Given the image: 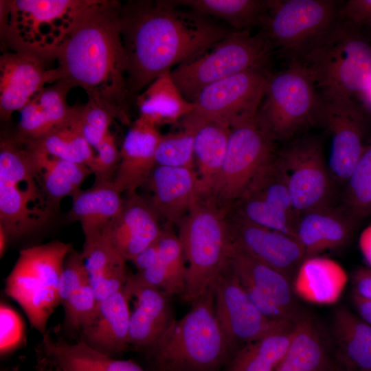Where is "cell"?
<instances>
[{
    "mask_svg": "<svg viewBox=\"0 0 371 371\" xmlns=\"http://www.w3.org/2000/svg\"><path fill=\"white\" fill-rule=\"evenodd\" d=\"M168 1H129L120 13L130 98L156 78L228 36L233 31Z\"/></svg>",
    "mask_w": 371,
    "mask_h": 371,
    "instance_id": "1",
    "label": "cell"
},
{
    "mask_svg": "<svg viewBox=\"0 0 371 371\" xmlns=\"http://www.w3.org/2000/svg\"><path fill=\"white\" fill-rule=\"evenodd\" d=\"M114 0H90L56 54L58 80L125 120L130 98L120 13Z\"/></svg>",
    "mask_w": 371,
    "mask_h": 371,
    "instance_id": "2",
    "label": "cell"
},
{
    "mask_svg": "<svg viewBox=\"0 0 371 371\" xmlns=\"http://www.w3.org/2000/svg\"><path fill=\"white\" fill-rule=\"evenodd\" d=\"M146 351L157 371H218L236 350L218 319L214 285Z\"/></svg>",
    "mask_w": 371,
    "mask_h": 371,
    "instance_id": "3",
    "label": "cell"
},
{
    "mask_svg": "<svg viewBox=\"0 0 371 371\" xmlns=\"http://www.w3.org/2000/svg\"><path fill=\"white\" fill-rule=\"evenodd\" d=\"M56 209L46 194L34 153L14 134L0 139V225L10 240L41 229Z\"/></svg>",
    "mask_w": 371,
    "mask_h": 371,
    "instance_id": "4",
    "label": "cell"
},
{
    "mask_svg": "<svg viewBox=\"0 0 371 371\" xmlns=\"http://www.w3.org/2000/svg\"><path fill=\"white\" fill-rule=\"evenodd\" d=\"M359 27L338 18L335 24L299 57L324 100L353 98L371 86V45Z\"/></svg>",
    "mask_w": 371,
    "mask_h": 371,
    "instance_id": "5",
    "label": "cell"
},
{
    "mask_svg": "<svg viewBox=\"0 0 371 371\" xmlns=\"http://www.w3.org/2000/svg\"><path fill=\"white\" fill-rule=\"evenodd\" d=\"M90 0H1L3 52H25L49 60Z\"/></svg>",
    "mask_w": 371,
    "mask_h": 371,
    "instance_id": "6",
    "label": "cell"
},
{
    "mask_svg": "<svg viewBox=\"0 0 371 371\" xmlns=\"http://www.w3.org/2000/svg\"><path fill=\"white\" fill-rule=\"evenodd\" d=\"M228 209L212 199H199L177 225L185 260L183 300L192 304L214 282L229 262L232 241Z\"/></svg>",
    "mask_w": 371,
    "mask_h": 371,
    "instance_id": "7",
    "label": "cell"
},
{
    "mask_svg": "<svg viewBox=\"0 0 371 371\" xmlns=\"http://www.w3.org/2000/svg\"><path fill=\"white\" fill-rule=\"evenodd\" d=\"M72 249V244L59 240L25 248L5 280V293L21 306L32 328L42 336L47 333L50 316L61 305L59 277Z\"/></svg>",
    "mask_w": 371,
    "mask_h": 371,
    "instance_id": "8",
    "label": "cell"
},
{
    "mask_svg": "<svg viewBox=\"0 0 371 371\" xmlns=\"http://www.w3.org/2000/svg\"><path fill=\"white\" fill-rule=\"evenodd\" d=\"M263 32L233 31L204 52L188 60L170 71L183 95L192 102L207 86L229 76L262 69L274 51Z\"/></svg>",
    "mask_w": 371,
    "mask_h": 371,
    "instance_id": "9",
    "label": "cell"
},
{
    "mask_svg": "<svg viewBox=\"0 0 371 371\" xmlns=\"http://www.w3.org/2000/svg\"><path fill=\"white\" fill-rule=\"evenodd\" d=\"M322 104V96L309 75L291 61L286 69L269 76L256 118L274 141L288 139L318 121Z\"/></svg>",
    "mask_w": 371,
    "mask_h": 371,
    "instance_id": "10",
    "label": "cell"
},
{
    "mask_svg": "<svg viewBox=\"0 0 371 371\" xmlns=\"http://www.w3.org/2000/svg\"><path fill=\"white\" fill-rule=\"evenodd\" d=\"M339 12L330 0L267 1L262 32L293 60L335 24Z\"/></svg>",
    "mask_w": 371,
    "mask_h": 371,
    "instance_id": "11",
    "label": "cell"
},
{
    "mask_svg": "<svg viewBox=\"0 0 371 371\" xmlns=\"http://www.w3.org/2000/svg\"><path fill=\"white\" fill-rule=\"evenodd\" d=\"M273 142L256 116L230 127L224 159L210 198L229 209L258 171L273 159Z\"/></svg>",
    "mask_w": 371,
    "mask_h": 371,
    "instance_id": "12",
    "label": "cell"
},
{
    "mask_svg": "<svg viewBox=\"0 0 371 371\" xmlns=\"http://www.w3.org/2000/svg\"><path fill=\"white\" fill-rule=\"evenodd\" d=\"M229 210L249 221L295 237L299 216L293 209L286 177L277 159L258 171Z\"/></svg>",
    "mask_w": 371,
    "mask_h": 371,
    "instance_id": "13",
    "label": "cell"
},
{
    "mask_svg": "<svg viewBox=\"0 0 371 371\" xmlns=\"http://www.w3.org/2000/svg\"><path fill=\"white\" fill-rule=\"evenodd\" d=\"M269 76L262 69L246 71L214 82L192 102L194 113L232 126L256 116Z\"/></svg>",
    "mask_w": 371,
    "mask_h": 371,
    "instance_id": "14",
    "label": "cell"
},
{
    "mask_svg": "<svg viewBox=\"0 0 371 371\" xmlns=\"http://www.w3.org/2000/svg\"><path fill=\"white\" fill-rule=\"evenodd\" d=\"M216 313L232 346H240L293 323L267 318L251 301L229 260L214 282Z\"/></svg>",
    "mask_w": 371,
    "mask_h": 371,
    "instance_id": "15",
    "label": "cell"
},
{
    "mask_svg": "<svg viewBox=\"0 0 371 371\" xmlns=\"http://www.w3.org/2000/svg\"><path fill=\"white\" fill-rule=\"evenodd\" d=\"M277 160L298 216L329 205L332 177L317 140H298L285 148Z\"/></svg>",
    "mask_w": 371,
    "mask_h": 371,
    "instance_id": "16",
    "label": "cell"
},
{
    "mask_svg": "<svg viewBox=\"0 0 371 371\" xmlns=\"http://www.w3.org/2000/svg\"><path fill=\"white\" fill-rule=\"evenodd\" d=\"M317 122L330 137L328 163L330 176L345 183L364 148L366 120L362 109L353 98L322 99Z\"/></svg>",
    "mask_w": 371,
    "mask_h": 371,
    "instance_id": "17",
    "label": "cell"
},
{
    "mask_svg": "<svg viewBox=\"0 0 371 371\" xmlns=\"http://www.w3.org/2000/svg\"><path fill=\"white\" fill-rule=\"evenodd\" d=\"M227 223L234 245L293 282L306 258L304 248L295 237L249 221L229 210Z\"/></svg>",
    "mask_w": 371,
    "mask_h": 371,
    "instance_id": "18",
    "label": "cell"
},
{
    "mask_svg": "<svg viewBox=\"0 0 371 371\" xmlns=\"http://www.w3.org/2000/svg\"><path fill=\"white\" fill-rule=\"evenodd\" d=\"M52 60L39 56L3 52L0 56V117L8 122L14 111H21L46 84L58 80L56 68H49Z\"/></svg>",
    "mask_w": 371,
    "mask_h": 371,
    "instance_id": "19",
    "label": "cell"
},
{
    "mask_svg": "<svg viewBox=\"0 0 371 371\" xmlns=\"http://www.w3.org/2000/svg\"><path fill=\"white\" fill-rule=\"evenodd\" d=\"M160 219L148 198L127 192L121 212L102 235L125 261H132L160 236Z\"/></svg>",
    "mask_w": 371,
    "mask_h": 371,
    "instance_id": "20",
    "label": "cell"
},
{
    "mask_svg": "<svg viewBox=\"0 0 371 371\" xmlns=\"http://www.w3.org/2000/svg\"><path fill=\"white\" fill-rule=\"evenodd\" d=\"M124 289L129 299L133 297L135 302L131 313L129 345L146 351L176 320L170 295L142 283L129 272Z\"/></svg>",
    "mask_w": 371,
    "mask_h": 371,
    "instance_id": "21",
    "label": "cell"
},
{
    "mask_svg": "<svg viewBox=\"0 0 371 371\" xmlns=\"http://www.w3.org/2000/svg\"><path fill=\"white\" fill-rule=\"evenodd\" d=\"M148 199L161 218L178 225L200 199L199 181L193 168L156 165L144 184Z\"/></svg>",
    "mask_w": 371,
    "mask_h": 371,
    "instance_id": "22",
    "label": "cell"
},
{
    "mask_svg": "<svg viewBox=\"0 0 371 371\" xmlns=\"http://www.w3.org/2000/svg\"><path fill=\"white\" fill-rule=\"evenodd\" d=\"M358 219L346 208L340 210L330 205L300 214L295 235L304 248L306 258L345 247Z\"/></svg>",
    "mask_w": 371,
    "mask_h": 371,
    "instance_id": "23",
    "label": "cell"
},
{
    "mask_svg": "<svg viewBox=\"0 0 371 371\" xmlns=\"http://www.w3.org/2000/svg\"><path fill=\"white\" fill-rule=\"evenodd\" d=\"M161 134L139 117L131 126L120 150V160L113 181L120 193L144 186L156 166L155 153Z\"/></svg>",
    "mask_w": 371,
    "mask_h": 371,
    "instance_id": "24",
    "label": "cell"
},
{
    "mask_svg": "<svg viewBox=\"0 0 371 371\" xmlns=\"http://www.w3.org/2000/svg\"><path fill=\"white\" fill-rule=\"evenodd\" d=\"M128 302L124 288L100 302L95 316L80 332V341L111 357L122 354L130 346Z\"/></svg>",
    "mask_w": 371,
    "mask_h": 371,
    "instance_id": "25",
    "label": "cell"
},
{
    "mask_svg": "<svg viewBox=\"0 0 371 371\" xmlns=\"http://www.w3.org/2000/svg\"><path fill=\"white\" fill-rule=\"evenodd\" d=\"M71 89L67 84L56 81L33 95L20 111L15 137L24 143L34 142L65 124L74 111L66 100Z\"/></svg>",
    "mask_w": 371,
    "mask_h": 371,
    "instance_id": "26",
    "label": "cell"
},
{
    "mask_svg": "<svg viewBox=\"0 0 371 371\" xmlns=\"http://www.w3.org/2000/svg\"><path fill=\"white\" fill-rule=\"evenodd\" d=\"M193 134L200 199L210 198L224 159L230 126L194 112L181 120Z\"/></svg>",
    "mask_w": 371,
    "mask_h": 371,
    "instance_id": "27",
    "label": "cell"
},
{
    "mask_svg": "<svg viewBox=\"0 0 371 371\" xmlns=\"http://www.w3.org/2000/svg\"><path fill=\"white\" fill-rule=\"evenodd\" d=\"M39 361L51 371H146L131 360L118 359L82 341L54 339L47 333L36 348Z\"/></svg>",
    "mask_w": 371,
    "mask_h": 371,
    "instance_id": "28",
    "label": "cell"
},
{
    "mask_svg": "<svg viewBox=\"0 0 371 371\" xmlns=\"http://www.w3.org/2000/svg\"><path fill=\"white\" fill-rule=\"evenodd\" d=\"M336 368L332 341L317 319L302 311L294 322L286 353L275 371H333Z\"/></svg>",
    "mask_w": 371,
    "mask_h": 371,
    "instance_id": "29",
    "label": "cell"
},
{
    "mask_svg": "<svg viewBox=\"0 0 371 371\" xmlns=\"http://www.w3.org/2000/svg\"><path fill=\"white\" fill-rule=\"evenodd\" d=\"M332 346L336 365L348 371H371V325L345 308L335 310Z\"/></svg>",
    "mask_w": 371,
    "mask_h": 371,
    "instance_id": "30",
    "label": "cell"
},
{
    "mask_svg": "<svg viewBox=\"0 0 371 371\" xmlns=\"http://www.w3.org/2000/svg\"><path fill=\"white\" fill-rule=\"evenodd\" d=\"M81 254L98 302L124 287L128 275L126 261L102 234L85 237Z\"/></svg>",
    "mask_w": 371,
    "mask_h": 371,
    "instance_id": "31",
    "label": "cell"
},
{
    "mask_svg": "<svg viewBox=\"0 0 371 371\" xmlns=\"http://www.w3.org/2000/svg\"><path fill=\"white\" fill-rule=\"evenodd\" d=\"M229 260L240 282L255 286L297 320L302 311L296 302L293 282L288 277L253 258L232 243Z\"/></svg>",
    "mask_w": 371,
    "mask_h": 371,
    "instance_id": "32",
    "label": "cell"
},
{
    "mask_svg": "<svg viewBox=\"0 0 371 371\" xmlns=\"http://www.w3.org/2000/svg\"><path fill=\"white\" fill-rule=\"evenodd\" d=\"M121 194L113 181L95 180L91 188L72 198L68 218L80 222L85 237L102 234L122 209Z\"/></svg>",
    "mask_w": 371,
    "mask_h": 371,
    "instance_id": "33",
    "label": "cell"
},
{
    "mask_svg": "<svg viewBox=\"0 0 371 371\" xmlns=\"http://www.w3.org/2000/svg\"><path fill=\"white\" fill-rule=\"evenodd\" d=\"M348 277L337 262L313 256L305 258L293 280L295 295L316 304L335 302L341 295Z\"/></svg>",
    "mask_w": 371,
    "mask_h": 371,
    "instance_id": "34",
    "label": "cell"
},
{
    "mask_svg": "<svg viewBox=\"0 0 371 371\" xmlns=\"http://www.w3.org/2000/svg\"><path fill=\"white\" fill-rule=\"evenodd\" d=\"M139 118L157 128L175 123L194 111L193 103L181 93L167 71L136 97Z\"/></svg>",
    "mask_w": 371,
    "mask_h": 371,
    "instance_id": "35",
    "label": "cell"
},
{
    "mask_svg": "<svg viewBox=\"0 0 371 371\" xmlns=\"http://www.w3.org/2000/svg\"><path fill=\"white\" fill-rule=\"evenodd\" d=\"M294 323L238 348L223 371H275L289 347Z\"/></svg>",
    "mask_w": 371,
    "mask_h": 371,
    "instance_id": "36",
    "label": "cell"
},
{
    "mask_svg": "<svg viewBox=\"0 0 371 371\" xmlns=\"http://www.w3.org/2000/svg\"><path fill=\"white\" fill-rule=\"evenodd\" d=\"M27 144L34 153L46 194L57 210L63 198H73L81 190L82 184L92 171L86 165L52 157Z\"/></svg>",
    "mask_w": 371,
    "mask_h": 371,
    "instance_id": "37",
    "label": "cell"
},
{
    "mask_svg": "<svg viewBox=\"0 0 371 371\" xmlns=\"http://www.w3.org/2000/svg\"><path fill=\"white\" fill-rule=\"evenodd\" d=\"M168 2L208 17L221 19L236 31H249L254 25H261L267 10V1L260 0H171Z\"/></svg>",
    "mask_w": 371,
    "mask_h": 371,
    "instance_id": "38",
    "label": "cell"
},
{
    "mask_svg": "<svg viewBox=\"0 0 371 371\" xmlns=\"http://www.w3.org/2000/svg\"><path fill=\"white\" fill-rule=\"evenodd\" d=\"M27 144L52 157L86 165L91 170L95 157L81 133L78 106H74L73 115L65 124L43 138Z\"/></svg>",
    "mask_w": 371,
    "mask_h": 371,
    "instance_id": "39",
    "label": "cell"
},
{
    "mask_svg": "<svg viewBox=\"0 0 371 371\" xmlns=\"http://www.w3.org/2000/svg\"><path fill=\"white\" fill-rule=\"evenodd\" d=\"M346 184V208L357 218L371 213V141L364 146Z\"/></svg>",
    "mask_w": 371,
    "mask_h": 371,
    "instance_id": "40",
    "label": "cell"
},
{
    "mask_svg": "<svg viewBox=\"0 0 371 371\" xmlns=\"http://www.w3.org/2000/svg\"><path fill=\"white\" fill-rule=\"evenodd\" d=\"M156 165L194 169L193 134L181 126L177 132L161 135L155 153Z\"/></svg>",
    "mask_w": 371,
    "mask_h": 371,
    "instance_id": "41",
    "label": "cell"
},
{
    "mask_svg": "<svg viewBox=\"0 0 371 371\" xmlns=\"http://www.w3.org/2000/svg\"><path fill=\"white\" fill-rule=\"evenodd\" d=\"M159 251L158 265L166 272L181 297L185 292V257L179 236L164 227L157 239Z\"/></svg>",
    "mask_w": 371,
    "mask_h": 371,
    "instance_id": "42",
    "label": "cell"
},
{
    "mask_svg": "<svg viewBox=\"0 0 371 371\" xmlns=\"http://www.w3.org/2000/svg\"><path fill=\"white\" fill-rule=\"evenodd\" d=\"M98 303L89 282H87L62 305L65 329L80 333L95 316Z\"/></svg>",
    "mask_w": 371,
    "mask_h": 371,
    "instance_id": "43",
    "label": "cell"
},
{
    "mask_svg": "<svg viewBox=\"0 0 371 371\" xmlns=\"http://www.w3.org/2000/svg\"><path fill=\"white\" fill-rule=\"evenodd\" d=\"M114 115L104 106L88 100L86 104L78 106V119L81 133L92 148H96L109 133Z\"/></svg>",
    "mask_w": 371,
    "mask_h": 371,
    "instance_id": "44",
    "label": "cell"
},
{
    "mask_svg": "<svg viewBox=\"0 0 371 371\" xmlns=\"http://www.w3.org/2000/svg\"><path fill=\"white\" fill-rule=\"evenodd\" d=\"M25 328L19 313L1 302L0 306V354L5 357L25 344Z\"/></svg>",
    "mask_w": 371,
    "mask_h": 371,
    "instance_id": "45",
    "label": "cell"
},
{
    "mask_svg": "<svg viewBox=\"0 0 371 371\" xmlns=\"http://www.w3.org/2000/svg\"><path fill=\"white\" fill-rule=\"evenodd\" d=\"M89 282V275L81 253L74 249L64 260L58 281V293L63 304Z\"/></svg>",
    "mask_w": 371,
    "mask_h": 371,
    "instance_id": "46",
    "label": "cell"
},
{
    "mask_svg": "<svg viewBox=\"0 0 371 371\" xmlns=\"http://www.w3.org/2000/svg\"><path fill=\"white\" fill-rule=\"evenodd\" d=\"M95 149L98 154L91 168L95 180L113 181L120 160L114 135L109 132Z\"/></svg>",
    "mask_w": 371,
    "mask_h": 371,
    "instance_id": "47",
    "label": "cell"
},
{
    "mask_svg": "<svg viewBox=\"0 0 371 371\" xmlns=\"http://www.w3.org/2000/svg\"><path fill=\"white\" fill-rule=\"evenodd\" d=\"M339 18L355 26L371 25V0H350L339 10Z\"/></svg>",
    "mask_w": 371,
    "mask_h": 371,
    "instance_id": "48",
    "label": "cell"
},
{
    "mask_svg": "<svg viewBox=\"0 0 371 371\" xmlns=\"http://www.w3.org/2000/svg\"><path fill=\"white\" fill-rule=\"evenodd\" d=\"M352 293L359 297L371 300V268L360 267L352 276Z\"/></svg>",
    "mask_w": 371,
    "mask_h": 371,
    "instance_id": "49",
    "label": "cell"
},
{
    "mask_svg": "<svg viewBox=\"0 0 371 371\" xmlns=\"http://www.w3.org/2000/svg\"><path fill=\"white\" fill-rule=\"evenodd\" d=\"M159 259V251L156 240L138 254L132 262L137 269V272H141L154 267Z\"/></svg>",
    "mask_w": 371,
    "mask_h": 371,
    "instance_id": "50",
    "label": "cell"
},
{
    "mask_svg": "<svg viewBox=\"0 0 371 371\" xmlns=\"http://www.w3.org/2000/svg\"><path fill=\"white\" fill-rule=\"evenodd\" d=\"M351 298L358 315L371 325V300L361 298L352 293Z\"/></svg>",
    "mask_w": 371,
    "mask_h": 371,
    "instance_id": "51",
    "label": "cell"
},
{
    "mask_svg": "<svg viewBox=\"0 0 371 371\" xmlns=\"http://www.w3.org/2000/svg\"><path fill=\"white\" fill-rule=\"evenodd\" d=\"M359 245L364 259L371 268V225L366 227L361 233Z\"/></svg>",
    "mask_w": 371,
    "mask_h": 371,
    "instance_id": "52",
    "label": "cell"
},
{
    "mask_svg": "<svg viewBox=\"0 0 371 371\" xmlns=\"http://www.w3.org/2000/svg\"><path fill=\"white\" fill-rule=\"evenodd\" d=\"M10 240L9 236L5 229L0 225V256L3 257L6 248L8 247V242Z\"/></svg>",
    "mask_w": 371,
    "mask_h": 371,
    "instance_id": "53",
    "label": "cell"
},
{
    "mask_svg": "<svg viewBox=\"0 0 371 371\" xmlns=\"http://www.w3.org/2000/svg\"><path fill=\"white\" fill-rule=\"evenodd\" d=\"M362 98L363 100L366 102V104L371 107V86L368 89L366 92H365L362 95ZM371 109V108H370Z\"/></svg>",
    "mask_w": 371,
    "mask_h": 371,
    "instance_id": "54",
    "label": "cell"
},
{
    "mask_svg": "<svg viewBox=\"0 0 371 371\" xmlns=\"http://www.w3.org/2000/svg\"><path fill=\"white\" fill-rule=\"evenodd\" d=\"M2 371H10V370H3ZM36 371H51V370L47 367V366L45 363L38 361V363Z\"/></svg>",
    "mask_w": 371,
    "mask_h": 371,
    "instance_id": "55",
    "label": "cell"
},
{
    "mask_svg": "<svg viewBox=\"0 0 371 371\" xmlns=\"http://www.w3.org/2000/svg\"><path fill=\"white\" fill-rule=\"evenodd\" d=\"M333 371H348V370L341 368L337 366V368Z\"/></svg>",
    "mask_w": 371,
    "mask_h": 371,
    "instance_id": "56",
    "label": "cell"
}]
</instances>
